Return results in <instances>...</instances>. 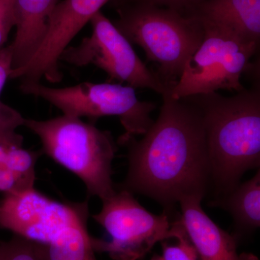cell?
Wrapping results in <instances>:
<instances>
[{"label": "cell", "instance_id": "cell-6", "mask_svg": "<svg viewBox=\"0 0 260 260\" xmlns=\"http://www.w3.org/2000/svg\"><path fill=\"white\" fill-rule=\"evenodd\" d=\"M20 86L24 94L46 101L63 115L92 119L117 116L124 129L118 140L119 145L144 135L154 122L150 115L156 105L140 101L135 88L129 85L84 82L64 88H51L38 82L21 83Z\"/></svg>", "mask_w": 260, "mask_h": 260}, {"label": "cell", "instance_id": "cell-10", "mask_svg": "<svg viewBox=\"0 0 260 260\" xmlns=\"http://www.w3.org/2000/svg\"><path fill=\"white\" fill-rule=\"evenodd\" d=\"M109 0H62L56 5L49 20L47 34L32 59L10 79L21 83H38L45 78L50 83L60 81L59 58L78 32L101 11Z\"/></svg>", "mask_w": 260, "mask_h": 260}, {"label": "cell", "instance_id": "cell-7", "mask_svg": "<svg viewBox=\"0 0 260 260\" xmlns=\"http://www.w3.org/2000/svg\"><path fill=\"white\" fill-rule=\"evenodd\" d=\"M102 201V210L92 217L111 240L92 237L94 251L107 253L113 260H138L157 243L172 239V215L150 213L130 191L120 188Z\"/></svg>", "mask_w": 260, "mask_h": 260}, {"label": "cell", "instance_id": "cell-1", "mask_svg": "<svg viewBox=\"0 0 260 260\" xmlns=\"http://www.w3.org/2000/svg\"><path fill=\"white\" fill-rule=\"evenodd\" d=\"M169 90L143 138L122 145L128 149V170L120 187L155 200L172 215L181 198H204L211 178L201 112L189 97L173 99Z\"/></svg>", "mask_w": 260, "mask_h": 260}, {"label": "cell", "instance_id": "cell-9", "mask_svg": "<svg viewBox=\"0 0 260 260\" xmlns=\"http://www.w3.org/2000/svg\"><path fill=\"white\" fill-rule=\"evenodd\" d=\"M87 213V203H60L34 187L5 194L0 201V227L30 242L44 244Z\"/></svg>", "mask_w": 260, "mask_h": 260}, {"label": "cell", "instance_id": "cell-8", "mask_svg": "<svg viewBox=\"0 0 260 260\" xmlns=\"http://www.w3.org/2000/svg\"><path fill=\"white\" fill-rule=\"evenodd\" d=\"M92 34L75 47H68L59 61L75 66L95 65L110 80L126 83L134 88H149L162 95L170 87L147 68L132 44L102 12L90 21Z\"/></svg>", "mask_w": 260, "mask_h": 260}, {"label": "cell", "instance_id": "cell-2", "mask_svg": "<svg viewBox=\"0 0 260 260\" xmlns=\"http://www.w3.org/2000/svg\"><path fill=\"white\" fill-rule=\"evenodd\" d=\"M201 112L215 198L240 184L246 172L260 167L259 85L232 96L217 93L189 96Z\"/></svg>", "mask_w": 260, "mask_h": 260}, {"label": "cell", "instance_id": "cell-16", "mask_svg": "<svg viewBox=\"0 0 260 260\" xmlns=\"http://www.w3.org/2000/svg\"><path fill=\"white\" fill-rule=\"evenodd\" d=\"M24 120L20 112L0 101V167L9 150L22 146L23 138L17 129L23 126Z\"/></svg>", "mask_w": 260, "mask_h": 260}, {"label": "cell", "instance_id": "cell-4", "mask_svg": "<svg viewBox=\"0 0 260 260\" xmlns=\"http://www.w3.org/2000/svg\"><path fill=\"white\" fill-rule=\"evenodd\" d=\"M23 126L39 138L44 153L83 181L89 196L103 200L115 192L117 145L109 132L63 114L47 120L25 118Z\"/></svg>", "mask_w": 260, "mask_h": 260}, {"label": "cell", "instance_id": "cell-13", "mask_svg": "<svg viewBox=\"0 0 260 260\" xmlns=\"http://www.w3.org/2000/svg\"><path fill=\"white\" fill-rule=\"evenodd\" d=\"M192 15L223 24L259 44L260 0H204Z\"/></svg>", "mask_w": 260, "mask_h": 260}, {"label": "cell", "instance_id": "cell-3", "mask_svg": "<svg viewBox=\"0 0 260 260\" xmlns=\"http://www.w3.org/2000/svg\"><path fill=\"white\" fill-rule=\"evenodd\" d=\"M117 12L116 28L131 44L144 50L149 61L158 64L160 78L171 88L203 42L200 18L129 0H121Z\"/></svg>", "mask_w": 260, "mask_h": 260}, {"label": "cell", "instance_id": "cell-17", "mask_svg": "<svg viewBox=\"0 0 260 260\" xmlns=\"http://www.w3.org/2000/svg\"><path fill=\"white\" fill-rule=\"evenodd\" d=\"M173 239L178 241V245H169L162 243V256L164 260H198V254L191 242L183 223L182 219H175L172 223Z\"/></svg>", "mask_w": 260, "mask_h": 260}, {"label": "cell", "instance_id": "cell-20", "mask_svg": "<svg viewBox=\"0 0 260 260\" xmlns=\"http://www.w3.org/2000/svg\"><path fill=\"white\" fill-rule=\"evenodd\" d=\"M15 0H0V50L15 27Z\"/></svg>", "mask_w": 260, "mask_h": 260}, {"label": "cell", "instance_id": "cell-18", "mask_svg": "<svg viewBox=\"0 0 260 260\" xmlns=\"http://www.w3.org/2000/svg\"><path fill=\"white\" fill-rule=\"evenodd\" d=\"M38 154L25 150L22 146L12 148L7 153L3 165L20 177L35 184V167Z\"/></svg>", "mask_w": 260, "mask_h": 260}, {"label": "cell", "instance_id": "cell-14", "mask_svg": "<svg viewBox=\"0 0 260 260\" xmlns=\"http://www.w3.org/2000/svg\"><path fill=\"white\" fill-rule=\"evenodd\" d=\"M208 205L230 214L238 232H251L259 229L260 169L249 180L240 183L230 192L211 200Z\"/></svg>", "mask_w": 260, "mask_h": 260}, {"label": "cell", "instance_id": "cell-21", "mask_svg": "<svg viewBox=\"0 0 260 260\" xmlns=\"http://www.w3.org/2000/svg\"><path fill=\"white\" fill-rule=\"evenodd\" d=\"M34 184L4 166L0 167V191L4 194L30 189L34 187Z\"/></svg>", "mask_w": 260, "mask_h": 260}, {"label": "cell", "instance_id": "cell-22", "mask_svg": "<svg viewBox=\"0 0 260 260\" xmlns=\"http://www.w3.org/2000/svg\"><path fill=\"white\" fill-rule=\"evenodd\" d=\"M137 3L166 7L167 8L177 10L179 13L186 15H191L194 13L198 6L204 0H129Z\"/></svg>", "mask_w": 260, "mask_h": 260}, {"label": "cell", "instance_id": "cell-23", "mask_svg": "<svg viewBox=\"0 0 260 260\" xmlns=\"http://www.w3.org/2000/svg\"><path fill=\"white\" fill-rule=\"evenodd\" d=\"M12 70V53L10 45L0 50V95L7 80L10 79Z\"/></svg>", "mask_w": 260, "mask_h": 260}, {"label": "cell", "instance_id": "cell-19", "mask_svg": "<svg viewBox=\"0 0 260 260\" xmlns=\"http://www.w3.org/2000/svg\"><path fill=\"white\" fill-rule=\"evenodd\" d=\"M0 260H39L36 245L23 238L14 236L0 244Z\"/></svg>", "mask_w": 260, "mask_h": 260}, {"label": "cell", "instance_id": "cell-12", "mask_svg": "<svg viewBox=\"0 0 260 260\" xmlns=\"http://www.w3.org/2000/svg\"><path fill=\"white\" fill-rule=\"evenodd\" d=\"M59 0H15V36L10 44L11 73L27 64L42 44ZM10 73V75H11Z\"/></svg>", "mask_w": 260, "mask_h": 260}, {"label": "cell", "instance_id": "cell-5", "mask_svg": "<svg viewBox=\"0 0 260 260\" xmlns=\"http://www.w3.org/2000/svg\"><path fill=\"white\" fill-rule=\"evenodd\" d=\"M196 15L203 25V42L188 59L180 78L169 92L174 99L229 90H244L241 78L255 54L258 43L204 17Z\"/></svg>", "mask_w": 260, "mask_h": 260}, {"label": "cell", "instance_id": "cell-15", "mask_svg": "<svg viewBox=\"0 0 260 260\" xmlns=\"http://www.w3.org/2000/svg\"><path fill=\"white\" fill-rule=\"evenodd\" d=\"M89 213L70 224L47 244H36L39 260H97L87 222Z\"/></svg>", "mask_w": 260, "mask_h": 260}, {"label": "cell", "instance_id": "cell-11", "mask_svg": "<svg viewBox=\"0 0 260 260\" xmlns=\"http://www.w3.org/2000/svg\"><path fill=\"white\" fill-rule=\"evenodd\" d=\"M203 197H184L179 200L181 216L201 260H259L252 254L237 252L235 237L218 226L202 208Z\"/></svg>", "mask_w": 260, "mask_h": 260}, {"label": "cell", "instance_id": "cell-24", "mask_svg": "<svg viewBox=\"0 0 260 260\" xmlns=\"http://www.w3.org/2000/svg\"><path fill=\"white\" fill-rule=\"evenodd\" d=\"M150 260H164L161 257V256H159L158 254H155Z\"/></svg>", "mask_w": 260, "mask_h": 260}]
</instances>
